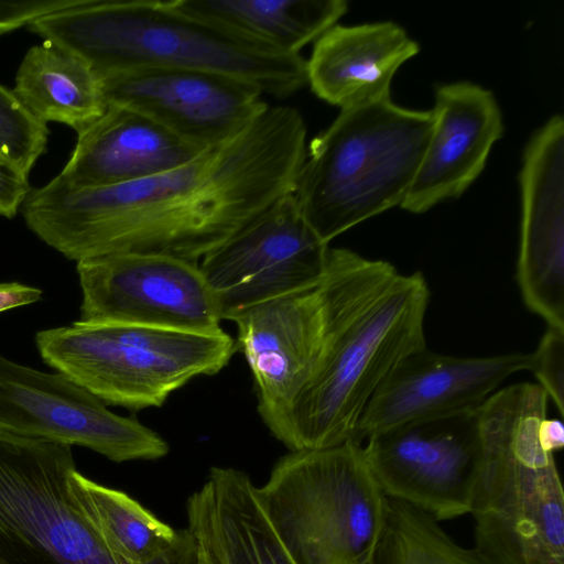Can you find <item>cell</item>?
<instances>
[{
  "instance_id": "277c9868",
  "label": "cell",
  "mask_w": 564,
  "mask_h": 564,
  "mask_svg": "<svg viewBox=\"0 0 564 564\" xmlns=\"http://www.w3.org/2000/svg\"><path fill=\"white\" fill-rule=\"evenodd\" d=\"M432 110L390 98L343 109L308 144L293 193L325 242L405 200L433 129Z\"/></svg>"
},
{
  "instance_id": "30bf717a",
  "label": "cell",
  "mask_w": 564,
  "mask_h": 564,
  "mask_svg": "<svg viewBox=\"0 0 564 564\" xmlns=\"http://www.w3.org/2000/svg\"><path fill=\"white\" fill-rule=\"evenodd\" d=\"M478 408L369 437L362 452L384 495L436 521L469 513L480 459Z\"/></svg>"
},
{
  "instance_id": "d6986e66",
  "label": "cell",
  "mask_w": 564,
  "mask_h": 564,
  "mask_svg": "<svg viewBox=\"0 0 564 564\" xmlns=\"http://www.w3.org/2000/svg\"><path fill=\"white\" fill-rule=\"evenodd\" d=\"M419 51L392 21L335 24L315 41L306 59L307 84L340 110L384 100L400 66Z\"/></svg>"
},
{
  "instance_id": "8fae6325",
  "label": "cell",
  "mask_w": 564,
  "mask_h": 564,
  "mask_svg": "<svg viewBox=\"0 0 564 564\" xmlns=\"http://www.w3.org/2000/svg\"><path fill=\"white\" fill-rule=\"evenodd\" d=\"M0 431L84 446L110 460H153L166 441L138 420L118 415L64 375L47 373L0 355Z\"/></svg>"
},
{
  "instance_id": "7402d4cb",
  "label": "cell",
  "mask_w": 564,
  "mask_h": 564,
  "mask_svg": "<svg viewBox=\"0 0 564 564\" xmlns=\"http://www.w3.org/2000/svg\"><path fill=\"white\" fill-rule=\"evenodd\" d=\"M212 522L223 564H296L257 498L249 476L231 467H213Z\"/></svg>"
},
{
  "instance_id": "4fadbf2b",
  "label": "cell",
  "mask_w": 564,
  "mask_h": 564,
  "mask_svg": "<svg viewBox=\"0 0 564 564\" xmlns=\"http://www.w3.org/2000/svg\"><path fill=\"white\" fill-rule=\"evenodd\" d=\"M80 318L212 332L219 308L199 263L173 257L115 253L77 262Z\"/></svg>"
},
{
  "instance_id": "83f0119b",
  "label": "cell",
  "mask_w": 564,
  "mask_h": 564,
  "mask_svg": "<svg viewBox=\"0 0 564 564\" xmlns=\"http://www.w3.org/2000/svg\"><path fill=\"white\" fill-rule=\"evenodd\" d=\"M30 192L29 176L0 155V216L13 218Z\"/></svg>"
},
{
  "instance_id": "3957f363",
  "label": "cell",
  "mask_w": 564,
  "mask_h": 564,
  "mask_svg": "<svg viewBox=\"0 0 564 564\" xmlns=\"http://www.w3.org/2000/svg\"><path fill=\"white\" fill-rule=\"evenodd\" d=\"M546 392L521 382L478 408L480 459L470 514L482 564H564V492L540 441Z\"/></svg>"
},
{
  "instance_id": "ac0fdd59",
  "label": "cell",
  "mask_w": 564,
  "mask_h": 564,
  "mask_svg": "<svg viewBox=\"0 0 564 564\" xmlns=\"http://www.w3.org/2000/svg\"><path fill=\"white\" fill-rule=\"evenodd\" d=\"M204 150L135 111L107 105L104 115L78 133L56 178L70 187L120 185L172 170Z\"/></svg>"
},
{
  "instance_id": "6da1fadb",
  "label": "cell",
  "mask_w": 564,
  "mask_h": 564,
  "mask_svg": "<svg viewBox=\"0 0 564 564\" xmlns=\"http://www.w3.org/2000/svg\"><path fill=\"white\" fill-rule=\"evenodd\" d=\"M306 126L291 106H268L243 129L149 178L70 187L54 177L21 206L29 229L79 262L115 253L202 260L282 197L306 158Z\"/></svg>"
},
{
  "instance_id": "4dcf8cb0",
  "label": "cell",
  "mask_w": 564,
  "mask_h": 564,
  "mask_svg": "<svg viewBox=\"0 0 564 564\" xmlns=\"http://www.w3.org/2000/svg\"><path fill=\"white\" fill-rule=\"evenodd\" d=\"M539 435L542 445L553 454L564 446V426L561 420L547 416L543 419L539 427Z\"/></svg>"
},
{
  "instance_id": "e0dca14e",
  "label": "cell",
  "mask_w": 564,
  "mask_h": 564,
  "mask_svg": "<svg viewBox=\"0 0 564 564\" xmlns=\"http://www.w3.org/2000/svg\"><path fill=\"white\" fill-rule=\"evenodd\" d=\"M432 112L430 140L401 205L413 214L458 198L481 174L503 134L502 113L494 94L469 82L438 86Z\"/></svg>"
},
{
  "instance_id": "484cf974",
  "label": "cell",
  "mask_w": 564,
  "mask_h": 564,
  "mask_svg": "<svg viewBox=\"0 0 564 564\" xmlns=\"http://www.w3.org/2000/svg\"><path fill=\"white\" fill-rule=\"evenodd\" d=\"M530 367L539 386L546 392L561 417L564 416V329L547 326L535 351L530 354Z\"/></svg>"
},
{
  "instance_id": "f546056e",
  "label": "cell",
  "mask_w": 564,
  "mask_h": 564,
  "mask_svg": "<svg viewBox=\"0 0 564 564\" xmlns=\"http://www.w3.org/2000/svg\"><path fill=\"white\" fill-rule=\"evenodd\" d=\"M42 299V290L18 282L0 283V313Z\"/></svg>"
},
{
  "instance_id": "7a4b0ae2",
  "label": "cell",
  "mask_w": 564,
  "mask_h": 564,
  "mask_svg": "<svg viewBox=\"0 0 564 564\" xmlns=\"http://www.w3.org/2000/svg\"><path fill=\"white\" fill-rule=\"evenodd\" d=\"M30 31L79 56L99 75L134 68L221 74L285 98L307 84L306 59L182 9L176 0H85Z\"/></svg>"
},
{
  "instance_id": "5b68a950",
  "label": "cell",
  "mask_w": 564,
  "mask_h": 564,
  "mask_svg": "<svg viewBox=\"0 0 564 564\" xmlns=\"http://www.w3.org/2000/svg\"><path fill=\"white\" fill-rule=\"evenodd\" d=\"M429 299L421 272L398 273L335 332L274 437L290 451L350 442L364 409L388 375L426 347Z\"/></svg>"
},
{
  "instance_id": "7c38bea8",
  "label": "cell",
  "mask_w": 564,
  "mask_h": 564,
  "mask_svg": "<svg viewBox=\"0 0 564 564\" xmlns=\"http://www.w3.org/2000/svg\"><path fill=\"white\" fill-rule=\"evenodd\" d=\"M328 250L289 194L206 254L199 268L221 319L232 321L319 281Z\"/></svg>"
},
{
  "instance_id": "5bb4252c",
  "label": "cell",
  "mask_w": 564,
  "mask_h": 564,
  "mask_svg": "<svg viewBox=\"0 0 564 564\" xmlns=\"http://www.w3.org/2000/svg\"><path fill=\"white\" fill-rule=\"evenodd\" d=\"M99 76L107 105L135 111L200 149L229 139L269 106L256 87L216 73L148 67Z\"/></svg>"
},
{
  "instance_id": "cb8c5ba5",
  "label": "cell",
  "mask_w": 564,
  "mask_h": 564,
  "mask_svg": "<svg viewBox=\"0 0 564 564\" xmlns=\"http://www.w3.org/2000/svg\"><path fill=\"white\" fill-rule=\"evenodd\" d=\"M368 564H482L426 512L388 498L386 524Z\"/></svg>"
},
{
  "instance_id": "44dd1931",
  "label": "cell",
  "mask_w": 564,
  "mask_h": 564,
  "mask_svg": "<svg viewBox=\"0 0 564 564\" xmlns=\"http://www.w3.org/2000/svg\"><path fill=\"white\" fill-rule=\"evenodd\" d=\"M176 1L191 13L293 55L334 26L348 10L345 0Z\"/></svg>"
},
{
  "instance_id": "52a82bcc",
  "label": "cell",
  "mask_w": 564,
  "mask_h": 564,
  "mask_svg": "<svg viewBox=\"0 0 564 564\" xmlns=\"http://www.w3.org/2000/svg\"><path fill=\"white\" fill-rule=\"evenodd\" d=\"M258 501L296 564H368L388 497L361 445L291 451L257 487Z\"/></svg>"
},
{
  "instance_id": "d4e9b609",
  "label": "cell",
  "mask_w": 564,
  "mask_h": 564,
  "mask_svg": "<svg viewBox=\"0 0 564 564\" xmlns=\"http://www.w3.org/2000/svg\"><path fill=\"white\" fill-rule=\"evenodd\" d=\"M47 126L37 121L12 90L0 85V155L29 176L45 153Z\"/></svg>"
},
{
  "instance_id": "8992f818",
  "label": "cell",
  "mask_w": 564,
  "mask_h": 564,
  "mask_svg": "<svg viewBox=\"0 0 564 564\" xmlns=\"http://www.w3.org/2000/svg\"><path fill=\"white\" fill-rule=\"evenodd\" d=\"M398 273L387 261L329 247L319 281L232 319L238 329L236 347L254 380L258 412L273 436L335 332Z\"/></svg>"
},
{
  "instance_id": "4316f807",
  "label": "cell",
  "mask_w": 564,
  "mask_h": 564,
  "mask_svg": "<svg viewBox=\"0 0 564 564\" xmlns=\"http://www.w3.org/2000/svg\"><path fill=\"white\" fill-rule=\"evenodd\" d=\"M85 0H0V35L29 26L42 17L74 8Z\"/></svg>"
},
{
  "instance_id": "2e32d148",
  "label": "cell",
  "mask_w": 564,
  "mask_h": 564,
  "mask_svg": "<svg viewBox=\"0 0 564 564\" xmlns=\"http://www.w3.org/2000/svg\"><path fill=\"white\" fill-rule=\"evenodd\" d=\"M517 280L525 305L564 329V120L552 116L528 142L519 175Z\"/></svg>"
},
{
  "instance_id": "9c48e42d",
  "label": "cell",
  "mask_w": 564,
  "mask_h": 564,
  "mask_svg": "<svg viewBox=\"0 0 564 564\" xmlns=\"http://www.w3.org/2000/svg\"><path fill=\"white\" fill-rule=\"evenodd\" d=\"M72 446L0 431V564H124L77 498Z\"/></svg>"
},
{
  "instance_id": "ffe728a7",
  "label": "cell",
  "mask_w": 564,
  "mask_h": 564,
  "mask_svg": "<svg viewBox=\"0 0 564 564\" xmlns=\"http://www.w3.org/2000/svg\"><path fill=\"white\" fill-rule=\"evenodd\" d=\"M12 91L37 121L63 123L77 134L107 109L99 74L79 56L46 40L24 55Z\"/></svg>"
},
{
  "instance_id": "603a6c76",
  "label": "cell",
  "mask_w": 564,
  "mask_h": 564,
  "mask_svg": "<svg viewBox=\"0 0 564 564\" xmlns=\"http://www.w3.org/2000/svg\"><path fill=\"white\" fill-rule=\"evenodd\" d=\"M73 489L91 514L112 552L135 564L167 546L176 530L123 491L99 485L75 470Z\"/></svg>"
},
{
  "instance_id": "9a60e30c",
  "label": "cell",
  "mask_w": 564,
  "mask_h": 564,
  "mask_svg": "<svg viewBox=\"0 0 564 564\" xmlns=\"http://www.w3.org/2000/svg\"><path fill=\"white\" fill-rule=\"evenodd\" d=\"M531 356L510 352L455 357L426 347L401 360L364 409L352 443L409 423L477 409L509 376L529 370Z\"/></svg>"
},
{
  "instance_id": "ba28073f",
  "label": "cell",
  "mask_w": 564,
  "mask_h": 564,
  "mask_svg": "<svg viewBox=\"0 0 564 564\" xmlns=\"http://www.w3.org/2000/svg\"><path fill=\"white\" fill-rule=\"evenodd\" d=\"M42 359L106 405L159 408L199 376L224 369L237 350L221 328L182 330L74 322L35 335Z\"/></svg>"
},
{
  "instance_id": "f1b7e54d",
  "label": "cell",
  "mask_w": 564,
  "mask_h": 564,
  "mask_svg": "<svg viewBox=\"0 0 564 564\" xmlns=\"http://www.w3.org/2000/svg\"><path fill=\"white\" fill-rule=\"evenodd\" d=\"M198 561L197 540L187 527L176 530L167 546L135 564H198Z\"/></svg>"
}]
</instances>
